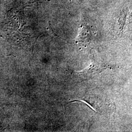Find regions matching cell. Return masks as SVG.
<instances>
[{
	"label": "cell",
	"mask_w": 132,
	"mask_h": 132,
	"mask_svg": "<svg viewBox=\"0 0 132 132\" xmlns=\"http://www.w3.org/2000/svg\"><path fill=\"white\" fill-rule=\"evenodd\" d=\"M88 29L85 28V27H83L81 29V31H80V34L78 37L79 41H84L85 40L88 38Z\"/></svg>",
	"instance_id": "cell-1"
}]
</instances>
